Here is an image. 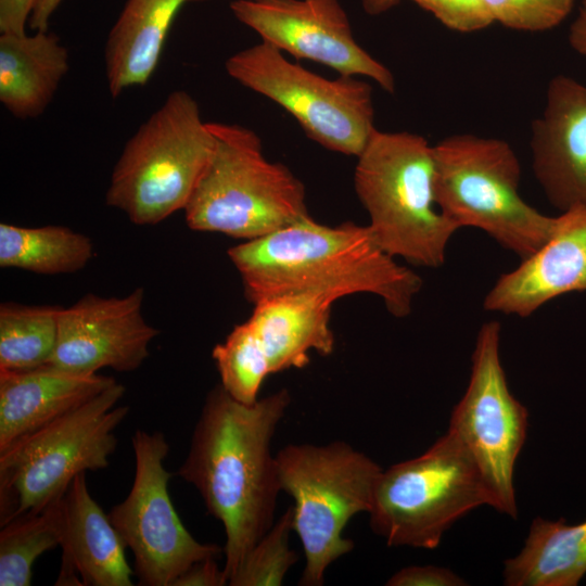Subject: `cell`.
<instances>
[{
  "label": "cell",
  "mask_w": 586,
  "mask_h": 586,
  "mask_svg": "<svg viewBox=\"0 0 586 586\" xmlns=\"http://www.w3.org/2000/svg\"><path fill=\"white\" fill-rule=\"evenodd\" d=\"M290 404L285 388L249 405L216 385L205 397L188 455L176 472L198 489L207 512L224 526L228 583L275 523L281 486L270 446Z\"/></svg>",
  "instance_id": "6da1fadb"
},
{
  "label": "cell",
  "mask_w": 586,
  "mask_h": 586,
  "mask_svg": "<svg viewBox=\"0 0 586 586\" xmlns=\"http://www.w3.org/2000/svg\"><path fill=\"white\" fill-rule=\"evenodd\" d=\"M246 298L322 293L339 300L370 293L396 318L408 316L423 281L374 240L368 226H326L311 217L228 250Z\"/></svg>",
  "instance_id": "7a4b0ae2"
},
{
  "label": "cell",
  "mask_w": 586,
  "mask_h": 586,
  "mask_svg": "<svg viewBox=\"0 0 586 586\" xmlns=\"http://www.w3.org/2000/svg\"><path fill=\"white\" fill-rule=\"evenodd\" d=\"M433 145L413 132L377 128L357 156L356 194L368 213L367 225L390 256L440 268L459 229L438 208L434 193Z\"/></svg>",
  "instance_id": "3957f363"
},
{
  "label": "cell",
  "mask_w": 586,
  "mask_h": 586,
  "mask_svg": "<svg viewBox=\"0 0 586 586\" xmlns=\"http://www.w3.org/2000/svg\"><path fill=\"white\" fill-rule=\"evenodd\" d=\"M207 126L215 148L183 209L189 228L249 241L310 217L304 184L285 165L266 158L255 131Z\"/></svg>",
  "instance_id": "277c9868"
},
{
  "label": "cell",
  "mask_w": 586,
  "mask_h": 586,
  "mask_svg": "<svg viewBox=\"0 0 586 586\" xmlns=\"http://www.w3.org/2000/svg\"><path fill=\"white\" fill-rule=\"evenodd\" d=\"M433 154L436 204L459 229L484 231L521 260L550 238L556 217L522 199L521 164L507 141L456 133L434 144Z\"/></svg>",
  "instance_id": "5b68a950"
},
{
  "label": "cell",
  "mask_w": 586,
  "mask_h": 586,
  "mask_svg": "<svg viewBox=\"0 0 586 586\" xmlns=\"http://www.w3.org/2000/svg\"><path fill=\"white\" fill-rule=\"evenodd\" d=\"M215 148L196 100L170 92L137 129L118 157L106 204L135 225H156L184 209Z\"/></svg>",
  "instance_id": "8992f818"
},
{
  "label": "cell",
  "mask_w": 586,
  "mask_h": 586,
  "mask_svg": "<svg viewBox=\"0 0 586 586\" xmlns=\"http://www.w3.org/2000/svg\"><path fill=\"white\" fill-rule=\"evenodd\" d=\"M276 461L306 560L300 585L320 586L329 565L354 549L343 531L354 515L369 512L383 469L344 441L290 444Z\"/></svg>",
  "instance_id": "52a82bcc"
},
{
  "label": "cell",
  "mask_w": 586,
  "mask_h": 586,
  "mask_svg": "<svg viewBox=\"0 0 586 586\" xmlns=\"http://www.w3.org/2000/svg\"><path fill=\"white\" fill-rule=\"evenodd\" d=\"M125 391L116 382L0 451V526L62 497L77 474L110 466L115 430L129 413L117 405Z\"/></svg>",
  "instance_id": "ba28073f"
},
{
  "label": "cell",
  "mask_w": 586,
  "mask_h": 586,
  "mask_svg": "<svg viewBox=\"0 0 586 586\" xmlns=\"http://www.w3.org/2000/svg\"><path fill=\"white\" fill-rule=\"evenodd\" d=\"M493 496L471 456L446 432L420 456L382 470L368 512L391 547L436 548L445 532Z\"/></svg>",
  "instance_id": "9c48e42d"
},
{
  "label": "cell",
  "mask_w": 586,
  "mask_h": 586,
  "mask_svg": "<svg viewBox=\"0 0 586 586\" xmlns=\"http://www.w3.org/2000/svg\"><path fill=\"white\" fill-rule=\"evenodd\" d=\"M228 75L288 111L323 148L358 156L374 126L372 87L355 76L329 79L260 41L231 55Z\"/></svg>",
  "instance_id": "30bf717a"
},
{
  "label": "cell",
  "mask_w": 586,
  "mask_h": 586,
  "mask_svg": "<svg viewBox=\"0 0 586 586\" xmlns=\"http://www.w3.org/2000/svg\"><path fill=\"white\" fill-rule=\"evenodd\" d=\"M500 332L496 320L480 328L470 381L451 411L448 432L476 464L494 509L515 519L514 466L526 440L528 411L508 387L499 356Z\"/></svg>",
  "instance_id": "8fae6325"
},
{
  "label": "cell",
  "mask_w": 586,
  "mask_h": 586,
  "mask_svg": "<svg viewBox=\"0 0 586 586\" xmlns=\"http://www.w3.org/2000/svg\"><path fill=\"white\" fill-rule=\"evenodd\" d=\"M135 475L128 496L109 518L135 560L141 586H173L192 564L218 558L224 547L198 542L182 524L168 493L164 466L169 444L161 431L137 430L131 437Z\"/></svg>",
  "instance_id": "7c38bea8"
},
{
  "label": "cell",
  "mask_w": 586,
  "mask_h": 586,
  "mask_svg": "<svg viewBox=\"0 0 586 586\" xmlns=\"http://www.w3.org/2000/svg\"><path fill=\"white\" fill-rule=\"evenodd\" d=\"M230 9L262 41L280 51L395 91L392 72L356 41L340 0H234Z\"/></svg>",
  "instance_id": "4fadbf2b"
},
{
  "label": "cell",
  "mask_w": 586,
  "mask_h": 586,
  "mask_svg": "<svg viewBox=\"0 0 586 586\" xmlns=\"http://www.w3.org/2000/svg\"><path fill=\"white\" fill-rule=\"evenodd\" d=\"M144 291L124 297L88 293L59 314V332L49 365L82 374L102 368L118 372L138 369L149 357L160 331L142 316Z\"/></svg>",
  "instance_id": "5bb4252c"
},
{
  "label": "cell",
  "mask_w": 586,
  "mask_h": 586,
  "mask_svg": "<svg viewBox=\"0 0 586 586\" xmlns=\"http://www.w3.org/2000/svg\"><path fill=\"white\" fill-rule=\"evenodd\" d=\"M534 176L561 212L586 208V86L566 75L548 84L542 114L532 123Z\"/></svg>",
  "instance_id": "9a60e30c"
},
{
  "label": "cell",
  "mask_w": 586,
  "mask_h": 586,
  "mask_svg": "<svg viewBox=\"0 0 586 586\" xmlns=\"http://www.w3.org/2000/svg\"><path fill=\"white\" fill-rule=\"evenodd\" d=\"M586 292V208L556 217L550 238L513 270L502 273L484 297L487 311L525 318L551 300Z\"/></svg>",
  "instance_id": "2e32d148"
},
{
  "label": "cell",
  "mask_w": 586,
  "mask_h": 586,
  "mask_svg": "<svg viewBox=\"0 0 586 586\" xmlns=\"http://www.w3.org/2000/svg\"><path fill=\"white\" fill-rule=\"evenodd\" d=\"M117 381L51 365L0 370V451L99 395Z\"/></svg>",
  "instance_id": "e0dca14e"
},
{
  "label": "cell",
  "mask_w": 586,
  "mask_h": 586,
  "mask_svg": "<svg viewBox=\"0 0 586 586\" xmlns=\"http://www.w3.org/2000/svg\"><path fill=\"white\" fill-rule=\"evenodd\" d=\"M62 566L55 585L131 586L135 574L125 544L109 514L92 498L86 472L77 474L63 496Z\"/></svg>",
  "instance_id": "ac0fdd59"
},
{
  "label": "cell",
  "mask_w": 586,
  "mask_h": 586,
  "mask_svg": "<svg viewBox=\"0 0 586 586\" xmlns=\"http://www.w3.org/2000/svg\"><path fill=\"white\" fill-rule=\"evenodd\" d=\"M336 301L322 293H294L254 304L247 321L267 356L271 374L307 366L311 351L322 356L333 352L330 314Z\"/></svg>",
  "instance_id": "d6986e66"
},
{
  "label": "cell",
  "mask_w": 586,
  "mask_h": 586,
  "mask_svg": "<svg viewBox=\"0 0 586 586\" xmlns=\"http://www.w3.org/2000/svg\"><path fill=\"white\" fill-rule=\"evenodd\" d=\"M69 68V54L49 30L0 36V102L16 118L40 116Z\"/></svg>",
  "instance_id": "ffe728a7"
},
{
  "label": "cell",
  "mask_w": 586,
  "mask_h": 586,
  "mask_svg": "<svg viewBox=\"0 0 586 586\" xmlns=\"http://www.w3.org/2000/svg\"><path fill=\"white\" fill-rule=\"evenodd\" d=\"M184 1L188 0L126 1L105 44V73L112 97L150 79Z\"/></svg>",
  "instance_id": "44dd1931"
},
{
  "label": "cell",
  "mask_w": 586,
  "mask_h": 586,
  "mask_svg": "<svg viewBox=\"0 0 586 586\" xmlns=\"http://www.w3.org/2000/svg\"><path fill=\"white\" fill-rule=\"evenodd\" d=\"M586 574V521L535 518L522 550L505 561L507 586H576Z\"/></svg>",
  "instance_id": "7402d4cb"
},
{
  "label": "cell",
  "mask_w": 586,
  "mask_h": 586,
  "mask_svg": "<svg viewBox=\"0 0 586 586\" xmlns=\"http://www.w3.org/2000/svg\"><path fill=\"white\" fill-rule=\"evenodd\" d=\"M93 256L92 241L64 226L0 225V266L40 275L72 273Z\"/></svg>",
  "instance_id": "603a6c76"
},
{
  "label": "cell",
  "mask_w": 586,
  "mask_h": 586,
  "mask_svg": "<svg viewBox=\"0 0 586 586\" xmlns=\"http://www.w3.org/2000/svg\"><path fill=\"white\" fill-rule=\"evenodd\" d=\"M63 496L40 511L23 514L1 525L0 586L31 585L35 561L46 551L61 546L64 535Z\"/></svg>",
  "instance_id": "cb8c5ba5"
},
{
  "label": "cell",
  "mask_w": 586,
  "mask_h": 586,
  "mask_svg": "<svg viewBox=\"0 0 586 586\" xmlns=\"http://www.w3.org/2000/svg\"><path fill=\"white\" fill-rule=\"evenodd\" d=\"M61 307L4 302L0 305V370L48 365L54 354Z\"/></svg>",
  "instance_id": "d4e9b609"
},
{
  "label": "cell",
  "mask_w": 586,
  "mask_h": 586,
  "mask_svg": "<svg viewBox=\"0 0 586 586\" xmlns=\"http://www.w3.org/2000/svg\"><path fill=\"white\" fill-rule=\"evenodd\" d=\"M220 385L237 400L254 404L265 379L271 374L267 356L249 321L233 328L212 352Z\"/></svg>",
  "instance_id": "484cf974"
},
{
  "label": "cell",
  "mask_w": 586,
  "mask_h": 586,
  "mask_svg": "<svg viewBox=\"0 0 586 586\" xmlns=\"http://www.w3.org/2000/svg\"><path fill=\"white\" fill-rule=\"evenodd\" d=\"M293 531V511L289 507L257 542L246 556L240 570L229 579L231 586H279L297 553L289 546Z\"/></svg>",
  "instance_id": "4316f807"
},
{
  "label": "cell",
  "mask_w": 586,
  "mask_h": 586,
  "mask_svg": "<svg viewBox=\"0 0 586 586\" xmlns=\"http://www.w3.org/2000/svg\"><path fill=\"white\" fill-rule=\"evenodd\" d=\"M494 21L520 31H545L560 25L575 0H484Z\"/></svg>",
  "instance_id": "83f0119b"
},
{
  "label": "cell",
  "mask_w": 586,
  "mask_h": 586,
  "mask_svg": "<svg viewBox=\"0 0 586 586\" xmlns=\"http://www.w3.org/2000/svg\"><path fill=\"white\" fill-rule=\"evenodd\" d=\"M410 1L431 13L440 23L454 31H480L494 23L484 0Z\"/></svg>",
  "instance_id": "f1b7e54d"
},
{
  "label": "cell",
  "mask_w": 586,
  "mask_h": 586,
  "mask_svg": "<svg viewBox=\"0 0 586 586\" xmlns=\"http://www.w3.org/2000/svg\"><path fill=\"white\" fill-rule=\"evenodd\" d=\"M387 586H463L467 582L447 568L410 565L394 573Z\"/></svg>",
  "instance_id": "f546056e"
},
{
  "label": "cell",
  "mask_w": 586,
  "mask_h": 586,
  "mask_svg": "<svg viewBox=\"0 0 586 586\" xmlns=\"http://www.w3.org/2000/svg\"><path fill=\"white\" fill-rule=\"evenodd\" d=\"M217 558L211 557L192 564L174 582L173 586H222L227 585L224 569L220 570Z\"/></svg>",
  "instance_id": "4dcf8cb0"
},
{
  "label": "cell",
  "mask_w": 586,
  "mask_h": 586,
  "mask_svg": "<svg viewBox=\"0 0 586 586\" xmlns=\"http://www.w3.org/2000/svg\"><path fill=\"white\" fill-rule=\"evenodd\" d=\"M37 0H0V33H25Z\"/></svg>",
  "instance_id": "1f68e13d"
},
{
  "label": "cell",
  "mask_w": 586,
  "mask_h": 586,
  "mask_svg": "<svg viewBox=\"0 0 586 586\" xmlns=\"http://www.w3.org/2000/svg\"><path fill=\"white\" fill-rule=\"evenodd\" d=\"M568 40L575 52L586 56V0H582L578 14L570 26Z\"/></svg>",
  "instance_id": "d6a6232c"
},
{
  "label": "cell",
  "mask_w": 586,
  "mask_h": 586,
  "mask_svg": "<svg viewBox=\"0 0 586 586\" xmlns=\"http://www.w3.org/2000/svg\"><path fill=\"white\" fill-rule=\"evenodd\" d=\"M62 0H37L29 17V27L34 30H48L49 22Z\"/></svg>",
  "instance_id": "836d02e7"
},
{
  "label": "cell",
  "mask_w": 586,
  "mask_h": 586,
  "mask_svg": "<svg viewBox=\"0 0 586 586\" xmlns=\"http://www.w3.org/2000/svg\"><path fill=\"white\" fill-rule=\"evenodd\" d=\"M362 9L369 15H381L396 5L403 0H359Z\"/></svg>",
  "instance_id": "e575fe53"
},
{
  "label": "cell",
  "mask_w": 586,
  "mask_h": 586,
  "mask_svg": "<svg viewBox=\"0 0 586 586\" xmlns=\"http://www.w3.org/2000/svg\"><path fill=\"white\" fill-rule=\"evenodd\" d=\"M188 1H195V2H198V1H205V0H188Z\"/></svg>",
  "instance_id": "d590c367"
}]
</instances>
